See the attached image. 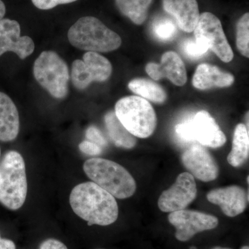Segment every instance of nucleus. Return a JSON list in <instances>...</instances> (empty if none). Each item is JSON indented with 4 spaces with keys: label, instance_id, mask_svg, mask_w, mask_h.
Instances as JSON below:
<instances>
[{
    "label": "nucleus",
    "instance_id": "nucleus-9",
    "mask_svg": "<svg viewBox=\"0 0 249 249\" xmlns=\"http://www.w3.org/2000/svg\"><path fill=\"white\" fill-rule=\"evenodd\" d=\"M112 66L107 58L96 52H88L83 60L72 64L71 81L76 89H86L93 81L104 82L110 77Z\"/></svg>",
    "mask_w": 249,
    "mask_h": 249
},
{
    "label": "nucleus",
    "instance_id": "nucleus-30",
    "mask_svg": "<svg viewBox=\"0 0 249 249\" xmlns=\"http://www.w3.org/2000/svg\"><path fill=\"white\" fill-rule=\"evenodd\" d=\"M0 249H16V245L13 241L8 239H0Z\"/></svg>",
    "mask_w": 249,
    "mask_h": 249
},
{
    "label": "nucleus",
    "instance_id": "nucleus-34",
    "mask_svg": "<svg viewBox=\"0 0 249 249\" xmlns=\"http://www.w3.org/2000/svg\"><path fill=\"white\" fill-rule=\"evenodd\" d=\"M190 249H196V247H191V248Z\"/></svg>",
    "mask_w": 249,
    "mask_h": 249
},
{
    "label": "nucleus",
    "instance_id": "nucleus-8",
    "mask_svg": "<svg viewBox=\"0 0 249 249\" xmlns=\"http://www.w3.org/2000/svg\"><path fill=\"white\" fill-rule=\"evenodd\" d=\"M196 41L211 49L221 60L229 62L234 54L223 30L222 23L211 13H203L199 16L194 29Z\"/></svg>",
    "mask_w": 249,
    "mask_h": 249
},
{
    "label": "nucleus",
    "instance_id": "nucleus-15",
    "mask_svg": "<svg viewBox=\"0 0 249 249\" xmlns=\"http://www.w3.org/2000/svg\"><path fill=\"white\" fill-rule=\"evenodd\" d=\"M145 71L153 80L166 78L178 86H183L187 81L184 63L178 54L174 52H168L163 54L160 64L154 62L147 64Z\"/></svg>",
    "mask_w": 249,
    "mask_h": 249
},
{
    "label": "nucleus",
    "instance_id": "nucleus-7",
    "mask_svg": "<svg viewBox=\"0 0 249 249\" xmlns=\"http://www.w3.org/2000/svg\"><path fill=\"white\" fill-rule=\"evenodd\" d=\"M175 131L181 142H197L202 146L218 148L227 142L225 134L215 120L205 110L177 124Z\"/></svg>",
    "mask_w": 249,
    "mask_h": 249
},
{
    "label": "nucleus",
    "instance_id": "nucleus-1",
    "mask_svg": "<svg viewBox=\"0 0 249 249\" xmlns=\"http://www.w3.org/2000/svg\"><path fill=\"white\" fill-rule=\"evenodd\" d=\"M70 204L73 212L89 226H109L119 217L115 197L93 181L75 186L70 194Z\"/></svg>",
    "mask_w": 249,
    "mask_h": 249
},
{
    "label": "nucleus",
    "instance_id": "nucleus-6",
    "mask_svg": "<svg viewBox=\"0 0 249 249\" xmlns=\"http://www.w3.org/2000/svg\"><path fill=\"white\" fill-rule=\"evenodd\" d=\"M36 80L53 98L63 99L68 94L70 71L66 62L52 51L42 52L34 65Z\"/></svg>",
    "mask_w": 249,
    "mask_h": 249
},
{
    "label": "nucleus",
    "instance_id": "nucleus-24",
    "mask_svg": "<svg viewBox=\"0 0 249 249\" xmlns=\"http://www.w3.org/2000/svg\"><path fill=\"white\" fill-rule=\"evenodd\" d=\"M236 45L242 55L249 57V14H244L237 24Z\"/></svg>",
    "mask_w": 249,
    "mask_h": 249
},
{
    "label": "nucleus",
    "instance_id": "nucleus-29",
    "mask_svg": "<svg viewBox=\"0 0 249 249\" xmlns=\"http://www.w3.org/2000/svg\"><path fill=\"white\" fill-rule=\"evenodd\" d=\"M39 249H68L65 244L55 239H48L41 243Z\"/></svg>",
    "mask_w": 249,
    "mask_h": 249
},
{
    "label": "nucleus",
    "instance_id": "nucleus-5",
    "mask_svg": "<svg viewBox=\"0 0 249 249\" xmlns=\"http://www.w3.org/2000/svg\"><path fill=\"white\" fill-rule=\"evenodd\" d=\"M114 112L123 125L134 137L145 139L155 132L157 115L146 99L137 96L121 98L116 103Z\"/></svg>",
    "mask_w": 249,
    "mask_h": 249
},
{
    "label": "nucleus",
    "instance_id": "nucleus-17",
    "mask_svg": "<svg viewBox=\"0 0 249 249\" xmlns=\"http://www.w3.org/2000/svg\"><path fill=\"white\" fill-rule=\"evenodd\" d=\"M235 78L231 73L209 64H201L196 68L193 85L196 89L206 90L213 88H226L233 84Z\"/></svg>",
    "mask_w": 249,
    "mask_h": 249
},
{
    "label": "nucleus",
    "instance_id": "nucleus-23",
    "mask_svg": "<svg viewBox=\"0 0 249 249\" xmlns=\"http://www.w3.org/2000/svg\"><path fill=\"white\" fill-rule=\"evenodd\" d=\"M178 24L167 17L157 18L152 26V34L156 38L163 42L173 40L178 34Z\"/></svg>",
    "mask_w": 249,
    "mask_h": 249
},
{
    "label": "nucleus",
    "instance_id": "nucleus-21",
    "mask_svg": "<svg viewBox=\"0 0 249 249\" xmlns=\"http://www.w3.org/2000/svg\"><path fill=\"white\" fill-rule=\"evenodd\" d=\"M129 89L139 96L152 102L163 103L167 98L165 90L152 80L136 78L129 82Z\"/></svg>",
    "mask_w": 249,
    "mask_h": 249
},
{
    "label": "nucleus",
    "instance_id": "nucleus-2",
    "mask_svg": "<svg viewBox=\"0 0 249 249\" xmlns=\"http://www.w3.org/2000/svg\"><path fill=\"white\" fill-rule=\"evenodd\" d=\"M25 162L19 152L11 150L0 160V203L11 211L20 209L27 199Z\"/></svg>",
    "mask_w": 249,
    "mask_h": 249
},
{
    "label": "nucleus",
    "instance_id": "nucleus-13",
    "mask_svg": "<svg viewBox=\"0 0 249 249\" xmlns=\"http://www.w3.org/2000/svg\"><path fill=\"white\" fill-rule=\"evenodd\" d=\"M20 26L16 20H0V56L8 52H14L24 60L35 49V44L30 37L20 36Z\"/></svg>",
    "mask_w": 249,
    "mask_h": 249
},
{
    "label": "nucleus",
    "instance_id": "nucleus-19",
    "mask_svg": "<svg viewBox=\"0 0 249 249\" xmlns=\"http://www.w3.org/2000/svg\"><path fill=\"white\" fill-rule=\"evenodd\" d=\"M249 155V127L245 124H240L234 131L232 150L228 156V162L235 168L242 166L248 160Z\"/></svg>",
    "mask_w": 249,
    "mask_h": 249
},
{
    "label": "nucleus",
    "instance_id": "nucleus-18",
    "mask_svg": "<svg viewBox=\"0 0 249 249\" xmlns=\"http://www.w3.org/2000/svg\"><path fill=\"white\" fill-rule=\"evenodd\" d=\"M19 132V113L16 105L6 93L0 92V141L10 142Z\"/></svg>",
    "mask_w": 249,
    "mask_h": 249
},
{
    "label": "nucleus",
    "instance_id": "nucleus-3",
    "mask_svg": "<svg viewBox=\"0 0 249 249\" xmlns=\"http://www.w3.org/2000/svg\"><path fill=\"white\" fill-rule=\"evenodd\" d=\"M83 170L93 183L117 199L130 197L137 190L133 177L124 166L112 160L89 159L85 162Z\"/></svg>",
    "mask_w": 249,
    "mask_h": 249
},
{
    "label": "nucleus",
    "instance_id": "nucleus-37",
    "mask_svg": "<svg viewBox=\"0 0 249 249\" xmlns=\"http://www.w3.org/2000/svg\"></svg>",
    "mask_w": 249,
    "mask_h": 249
},
{
    "label": "nucleus",
    "instance_id": "nucleus-16",
    "mask_svg": "<svg viewBox=\"0 0 249 249\" xmlns=\"http://www.w3.org/2000/svg\"><path fill=\"white\" fill-rule=\"evenodd\" d=\"M163 7L181 30L194 31L200 16L196 0H163Z\"/></svg>",
    "mask_w": 249,
    "mask_h": 249
},
{
    "label": "nucleus",
    "instance_id": "nucleus-10",
    "mask_svg": "<svg viewBox=\"0 0 249 249\" xmlns=\"http://www.w3.org/2000/svg\"><path fill=\"white\" fill-rule=\"evenodd\" d=\"M168 221L176 229L177 240L183 242L191 240L199 232L213 230L219 224L215 216L185 209L170 213Z\"/></svg>",
    "mask_w": 249,
    "mask_h": 249
},
{
    "label": "nucleus",
    "instance_id": "nucleus-31",
    "mask_svg": "<svg viewBox=\"0 0 249 249\" xmlns=\"http://www.w3.org/2000/svg\"><path fill=\"white\" fill-rule=\"evenodd\" d=\"M6 14V6L1 0H0V20L3 19L4 15Z\"/></svg>",
    "mask_w": 249,
    "mask_h": 249
},
{
    "label": "nucleus",
    "instance_id": "nucleus-32",
    "mask_svg": "<svg viewBox=\"0 0 249 249\" xmlns=\"http://www.w3.org/2000/svg\"><path fill=\"white\" fill-rule=\"evenodd\" d=\"M212 249H231L227 248V247H214Z\"/></svg>",
    "mask_w": 249,
    "mask_h": 249
},
{
    "label": "nucleus",
    "instance_id": "nucleus-27",
    "mask_svg": "<svg viewBox=\"0 0 249 249\" xmlns=\"http://www.w3.org/2000/svg\"><path fill=\"white\" fill-rule=\"evenodd\" d=\"M31 1L37 9L49 10L53 9L58 5L69 4L77 0H31Z\"/></svg>",
    "mask_w": 249,
    "mask_h": 249
},
{
    "label": "nucleus",
    "instance_id": "nucleus-14",
    "mask_svg": "<svg viewBox=\"0 0 249 249\" xmlns=\"http://www.w3.org/2000/svg\"><path fill=\"white\" fill-rule=\"evenodd\" d=\"M206 197L210 202L219 206L223 213L230 217L242 213L249 202V193L237 186L216 188L208 193Z\"/></svg>",
    "mask_w": 249,
    "mask_h": 249
},
{
    "label": "nucleus",
    "instance_id": "nucleus-35",
    "mask_svg": "<svg viewBox=\"0 0 249 249\" xmlns=\"http://www.w3.org/2000/svg\"><path fill=\"white\" fill-rule=\"evenodd\" d=\"M0 157H1V150H0Z\"/></svg>",
    "mask_w": 249,
    "mask_h": 249
},
{
    "label": "nucleus",
    "instance_id": "nucleus-36",
    "mask_svg": "<svg viewBox=\"0 0 249 249\" xmlns=\"http://www.w3.org/2000/svg\"><path fill=\"white\" fill-rule=\"evenodd\" d=\"M0 239H1V237H0Z\"/></svg>",
    "mask_w": 249,
    "mask_h": 249
},
{
    "label": "nucleus",
    "instance_id": "nucleus-11",
    "mask_svg": "<svg viewBox=\"0 0 249 249\" xmlns=\"http://www.w3.org/2000/svg\"><path fill=\"white\" fill-rule=\"evenodd\" d=\"M196 193L197 189L194 177L188 172L181 173L173 186L160 195L159 208L164 213L181 211L196 199Z\"/></svg>",
    "mask_w": 249,
    "mask_h": 249
},
{
    "label": "nucleus",
    "instance_id": "nucleus-28",
    "mask_svg": "<svg viewBox=\"0 0 249 249\" xmlns=\"http://www.w3.org/2000/svg\"><path fill=\"white\" fill-rule=\"evenodd\" d=\"M78 147L80 151L87 155H99L103 152L102 147L88 140L83 141V142H80Z\"/></svg>",
    "mask_w": 249,
    "mask_h": 249
},
{
    "label": "nucleus",
    "instance_id": "nucleus-4",
    "mask_svg": "<svg viewBox=\"0 0 249 249\" xmlns=\"http://www.w3.org/2000/svg\"><path fill=\"white\" fill-rule=\"evenodd\" d=\"M67 36L76 48L96 53L112 52L122 43L120 36L91 16L80 18L70 28Z\"/></svg>",
    "mask_w": 249,
    "mask_h": 249
},
{
    "label": "nucleus",
    "instance_id": "nucleus-25",
    "mask_svg": "<svg viewBox=\"0 0 249 249\" xmlns=\"http://www.w3.org/2000/svg\"><path fill=\"white\" fill-rule=\"evenodd\" d=\"M182 50L188 58L196 60L202 58L209 49L203 44L198 42L196 39H187L182 43Z\"/></svg>",
    "mask_w": 249,
    "mask_h": 249
},
{
    "label": "nucleus",
    "instance_id": "nucleus-12",
    "mask_svg": "<svg viewBox=\"0 0 249 249\" xmlns=\"http://www.w3.org/2000/svg\"><path fill=\"white\" fill-rule=\"evenodd\" d=\"M181 162L194 178L209 182L219 175V166L213 156L201 145H193L183 152Z\"/></svg>",
    "mask_w": 249,
    "mask_h": 249
},
{
    "label": "nucleus",
    "instance_id": "nucleus-20",
    "mask_svg": "<svg viewBox=\"0 0 249 249\" xmlns=\"http://www.w3.org/2000/svg\"><path fill=\"white\" fill-rule=\"evenodd\" d=\"M105 124L108 134L116 146L125 149H132L135 146V137L123 125L114 111H109L105 116Z\"/></svg>",
    "mask_w": 249,
    "mask_h": 249
},
{
    "label": "nucleus",
    "instance_id": "nucleus-22",
    "mask_svg": "<svg viewBox=\"0 0 249 249\" xmlns=\"http://www.w3.org/2000/svg\"><path fill=\"white\" fill-rule=\"evenodd\" d=\"M152 0H116L119 11L134 24H142L147 17Z\"/></svg>",
    "mask_w": 249,
    "mask_h": 249
},
{
    "label": "nucleus",
    "instance_id": "nucleus-33",
    "mask_svg": "<svg viewBox=\"0 0 249 249\" xmlns=\"http://www.w3.org/2000/svg\"><path fill=\"white\" fill-rule=\"evenodd\" d=\"M240 249H249V246H244Z\"/></svg>",
    "mask_w": 249,
    "mask_h": 249
},
{
    "label": "nucleus",
    "instance_id": "nucleus-26",
    "mask_svg": "<svg viewBox=\"0 0 249 249\" xmlns=\"http://www.w3.org/2000/svg\"><path fill=\"white\" fill-rule=\"evenodd\" d=\"M85 137L89 142L98 144L102 147L107 145V140L105 138L104 136L101 133V131L94 126H91L87 129Z\"/></svg>",
    "mask_w": 249,
    "mask_h": 249
}]
</instances>
